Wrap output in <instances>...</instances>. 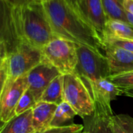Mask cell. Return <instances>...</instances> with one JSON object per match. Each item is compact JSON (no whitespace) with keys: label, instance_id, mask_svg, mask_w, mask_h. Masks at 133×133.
Instances as JSON below:
<instances>
[{"label":"cell","instance_id":"24","mask_svg":"<svg viewBox=\"0 0 133 133\" xmlns=\"http://www.w3.org/2000/svg\"><path fill=\"white\" fill-rule=\"evenodd\" d=\"M104 45H110L112 46L121 48L133 52V40H121V39H115V38H105Z\"/></svg>","mask_w":133,"mask_h":133},{"label":"cell","instance_id":"6","mask_svg":"<svg viewBox=\"0 0 133 133\" xmlns=\"http://www.w3.org/2000/svg\"><path fill=\"white\" fill-rule=\"evenodd\" d=\"M43 59L41 49L21 42L7 58L8 79L14 81L27 75Z\"/></svg>","mask_w":133,"mask_h":133},{"label":"cell","instance_id":"10","mask_svg":"<svg viewBox=\"0 0 133 133\" xmlns=\"http://www.w3.org/2000/svg\"><path fill=\"white\" fill-rule=\"evenodd\" d=\"M13 10L14 6L7 0H0V40L7 44L10 53L21 42L17 33Z\"/></svg>","mask_w":133,"mask_h":133},{"label":"cell","instance_id":"14","mask_svg":"<svg viewBox=\"0 0 133 133\" xmlns=\"http://www.w3.org/2000/svg\"><path fill=\"white\" fill-rule=\"evenodd\" d=\"M58 105L39 101L32 108V125L35 131L50 126Z\"/></svg>","mask_w":133,"mask_h":133},{"label":"cell","instance_id":"20","mask_svg":"<svg viewBox=\"0 0 133 133\" xmlns=\"http://www.w3.org/2000/svg\"><path fill=\"white\" fill-rule=\"evenodd\" d=\"M108 20H118L126 22L123 0H101Z\"/></svg>","mask_w":133,"mask_h":133},{"label":"cell","instance_id":"28","mask_svg":"<svg viewBox=\"0 0 133 133\" xmlns=\"http://www.w3.org/2000/svg\"><path fill=\"white\" fill-rule=\"evenodd\" d=\"M7 1H8L12 6H19V5H21V4L26 3H28V2L34 1V0H7Z\"/></svg>","mask_w":133,"mask_h":133},{"label":"cell","instance_id":"15","mask_svg":"<svg viewBox=\"0 0 133 133\" xmlns=\"http://www.w3.org/2000/svg\"><path fill=\"white\" fill-rule=\"evenodd\" d=\"M32 109L16 115L7 123L0 124V133H34Z\"/></svg>","mask_w":133,"mask_h":133},{"label":"cell","instance_id":"2","mask_svg":"<svg viewBox=\"0 0 133 133\" xmlns=\"http://www.w3.org/2000/svg\"><path fill=\"white\" fill-rule=\"evenodd\" d=\"M13 14L17 33L21 42L42 49L56 38L39 0L14 6Z\"/></svg>","mask_w":133,"mask_h":133},{"label":"cell","instance_id":"35","mask_svg":"<svg viewBox=\"0 0 133 133\" xmlns=\"http://www.w3.org/2000/svg\"><path fill=\"white\" fill-rule=\"evenodd\" d=\"M0 124H1V122H0Z\"/></svg>","mask_w":133,"mask_h":133},{"label":"cell","instance_id":"1","mask_svg":"<svg viewBox=\"0 0 133 133\" xmlns=\"http://www.w3.org/2000/svg\"><path fill=\"white\" fill-rule=\"evenodd\" d=\"M56 37L95 50H104V42L96 31L66 0H49L42 3Z\"/></svg>","mask_w":133,"mask_h":133},{"label":"cell","instance_id":"22","mask_svg":"<svg viewBox=\"0 0 133 133\" xmlns=\"http://www.w3.org/2000/svg\"><path fill=\"white\" fill-rule=\"evenodd\" d=\"M36 103L37 101L35 100L31 92L28 88L18 102L16 108V115H20L29 110H31L36 105Z\"/></svg>","mask_w":133,"mask_h":133},{"label":"cell","instance_id":"34","mask_svg":"<svg viewBox=\"0 0 133 133\" xmlns=\"http://www.w3.org/2000/svg\"><path fill=\"white\" fill-rule=\"evenodd\" d=\"M82 133H90V132H89V131H85V130H84Z\"/></svg>","mask_w":133,"mask_h":133},{"label":"cell","instance_id":"27","mask_svg":"<svg viewBox=\"0 0 133 133\" xmlns=\"http://www.w3.org/2000/svg\"><path fill=\"white\" fill-rule=\"evenodd\" d=\"M123 6L126 12L133 15V0H123Z\"/></svg>","mask_w":133,"mask_h":133},{"label":"cell","instance_id":"3","mask_svg":"<svg viewBox=\"0 0 133 133\" xmlns=\"http://www.w3.org/2000/svg\"><path fill=\"white\" fill-rule=\"evenodd\" d=\"M78 63L75 74L85 85L89 83L110 76L107 59L100 51L88 46L77 45Z\"/></svg>","mask_w":133,"mask_h":133},{"label":"cell","instance_id":"32","mask_svg":"<svg viewBox=\"0 0 133 133\" xmlns=\"http://www.w3.org/2000/svg\"><path fill=\"white\" fill-rule=\"evenodd\" d=\"M6 61V59H0V70L2 69V68H3V65L5 64Z\"/></svg>","mask_w":133,"mask_h":133},{"label":"cell","instance_id":"13","mask_svg":"<svg viewBox=\"0 0 133 133\" xmlns=\"http://www.w3.org/2000/svg\"><path fill=\"white\" fill-rule=\"evenodd\" d=\"M88 88L92 99L101 100L110 103L117 96L123 94L122 91L115 85L109 78H102L89 83Z\"/></svg>","mask_w":133,"mask_h":133},{"label":"cell","instance_id":"8","mask_svg":"<svg viewBox=\"0 0 133 133\" xmlns=\"http://www.w3.org/2000/svg\"><path fill=\"white\" fill-rule=\"evenodd\" d=\"M59 75L61 74L55 66L44 59L27 75L28 89L33 94L37 103L40 101L50 82Z\"/></svg>","mask_w":133,"mask_h":133},{"label":"cell","instance_id":"25","mask_svg":"<svg viewBox=\"0 0 133 133\" xmlns=\"http://www.w3.org/2000/svg\"><path fill=\"white\" fill-rule=\"evenodd\" d=\"M8 65H7V59L2 68V69L0 70V99H1L3 92L5 88V85L6 83V81L8 79Z\"/></svg>","mask_w":133,"mask_h":133},{"label":"cell","instance_id":"31","mask_svg":"<svg viewBox=\"0 0 133 133\" xmlns=\"http://www.w3.org/2000/svg\"><path fill=\"white\" fill-rule=\"evenodd\" d=\"M66 2H68L71 6H73L75 9L76 7V6L78 5V3L80 2V0H66Z\"/></svg>","mask_w":133,"mask_h":133},{"label":"cell","instance_id":"9","mask_svg":"<svg viewBox=\"0 0 133 133\" xmlns=\"http://www.w3.org/2000/svg\"><path fill=\"white\" fill-rule=\"evenodd\" d=\"M75 10L103 41L108 18L101 0H80Z\"/></svg>","mask_w":133,"mask_h":133},{"label":"cell","instance_id":"23","mask_svg":"<svg viewBox=\"0 0 133 133\" xmlns=\"http://www.w3.org/2000/svg\"><path fill=\"white\" fill-rule=\"evenodd\" d=\"M108 78L121 91L133 89V71L115 76H110Z\"/></svg>","mask_w":133,"mask_h":133},{"label":"cell","instance_id":"4","mask_svg":"<svg viewBox=\"0 0 133 133\" xmlns=\"http://www.w3.org/2000/svg\"><path fill=\"white\" fill-rule=\"evenodd\" d=\"M41 50L44 59L55 66L61 75L75 74L78 63L77 44L56 37Z\"/></svg>","mask_w":133,"mask_h":133},{"label":"cell","instance_id":"21","mask_svg":"<svg viewBox=\"0 0 133 133\" xmlns=\"http://www.w3.org/2000/svg\"><path fill=\"white\" fill-rule=\"evenodd\" d=\"M84 129L83 124H71L58 127L49 126L43 130L36 131L34 133H82Z\"/></svg>","mask_w":133,"mask_h":133},{"label":"cell","instance_id":"33","mask_svg":"<svg viewBox=\"0 0 133 133\" xmlns=\"http://www.w3.org/2000/svg\"><path fill=\"white\" fill-rule=\"evenodd\" d=\"M41 3H45V2H47V1H49V0H39Z\"/></svg>","mask_w":133,"mask_h":133},{"label":"cell","instance_id":"7","mask_svg":"<svg viewBox=\"0 0 133 133\" xmlns=\"http://www.w3.org/2000/svg\"><path fill=\"white\" fill-rule=\"evenodd\" d=\"M27 75L10 81L7 79L0 99V122L5 124L16 116V108L18 102L28 89Z\"/></svg>","mask_w":133,"mask_h":133},{"label":"cell","instance_id":"11","mask_svg":"<svg viewBox=\"0 0 133 133\" xmlns=\"http://www.w3.org/2000/svg\"><path fill=\"white\" fill-rule=\"evenodd\" d=\"M94 113L84 118L85 131L90 133H113L110 126V119L114 114L110 103L93 99Z\"/></svg>","mask_w":133,"mask_h":133},{"label":"cell","instance_id":"30","mask_svg":"<svg viewBox=\"0 0 133 133\" xmlns=\"http://www.w3.org/2000/svg\"><path fill=\"white\" fill-rule=\"evenodd\" d=\"M122 93L128 97L133 98V89H128V90H124L122 91Z\"/></svg>","mask_w":133,"mask_h":133},{"label":"cell","instance_id":"12","mask_svg":"<svg viewBox=\"0 0 133 133\" xmlns=\"http://www.w3.org/2000/svg\"><path fill=\"white\" fill-rule=\"evenodd\" d=\"M104 51L109 64L110 76L133 71V52L106 44Z\"/></svg>","mask_w":133,"mask_h":133},{"label":"cell","instance_id":"5","mask_svg":"<svg viewBox=\"0 0 133 133\" xmlns=\"http://www.w3.org/2000/svg\"><path fill=\"white\" fill-rule=\"evenodd\" d=\"M63 99L83 119L94 113L92 97L83 81L76 74L63 75Z\"/></svg>","mask_w":133,"mask_h":133},{"label":"cell","instance_id":"29","mask_svg":"<svg viewBox=\"0 0 133 133\" xmlns=\"http://www.w3.org/2000/svg\"><path fill=\"white\" fill-rule=\"evenodd\" d=\"M125 20L126 23L133 28V15L125 11Z\"/></svg>","mask_w":133,"mask_h":133},{"label":"cell","instance_id":"26","mask_svg":"<svg viewBox=\"0 0 133 133\" xmlns=\"http://www.w3.org/2000/svg\"><path fill=\"white\" fill-rule=\"evenodd\" d=\"M10 54V51L7 44L5 42L0 40V59H6L8 58Z\"/></svg>","mask_w":133,"mask_h":133},{"label":"cell","instance_id":"19","mask_svg":"<svg viewBox=\"0 0 133 133\" xmlns=\"http://www.w3.org/2000/svg\"><path fill=\"white\" fill-rule=\"evenodd\" d=\"M113 133H133V117L128 114H113L110 119Z\"/></svg>","mask_w":133,"mask_h":133},{"label":"cell","instance_id":"18","mask_svg":"<svg viewBox=\"0 0 133 133\" xmlns=\"http://www.w3.org/2000/svg\"><path fill=\"white\" fill-rule=\"evenodd\" d=\"M76 115L77 114L75 110L68 103L63 101L57 106L50 126L58 127L66 125V123L73 121Z\"/></svg>","mask_w":133,"mask_h":133},{"label":"cell","instance_id":"17","mask_svg":"<svg viewBox=\"0 0 133 133\" xmlns=\"http://www.w3.org/2000/svg\"><path fill=\"white\" fill-rule=\"evenodd\" d=\"M63 75H59L56 77L48 85L43 92L40 101L53 103L56 105L63 102Z\"/></svg>","mask_w":133,"mask_h":133},{"label":"cell","instance_id":"16","mask_svg":"<svg viewBox=\"0 0 133 133\" xmlns=\"http://www.w3.org/2000/svg\"><path fill=\"white\" fill-rule=\"evenodd\" d=\"M107 38L121 40H133V28L124 21L108 20L103 41Z\"/></svg>","mask_w":133,"mask_h":133}]
</instances>
